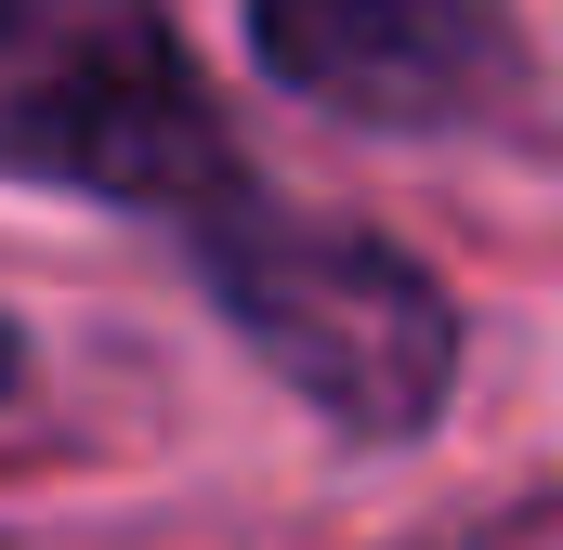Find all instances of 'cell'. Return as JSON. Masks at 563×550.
<instances>
[{
  "label": "cell",
  "mask_w": 563,
  "mask_h": 550,
  "mask_svg": "<svg viewBox=\"0 0 563 550\" xmlns=\"http://www.w3.org/2000/svg\"><path fill=\"white\" fill-rule=\"evenodd\" d=\"M184 250H197V288L223 301V328L328 432H354V446L432 432L445 381H459V315L394 237H354V223H314V210H263L236 184L223 210L184 223Z\"/></svg>",
  "instance_id": "obj_1"
},
{
  "label": "cell",
  "mask_w": 563,
  "mask_h": 550,
  "mask_svg": "<svg viewBox=\"0 0 563 550\" xmlns=\"http://www.w3.org/2000/svg\"><path fill=\"white\" fill-rule=\"evenodd\" d=\"M0 170L144 223H197L250 184L157 0H0Z\"/></svg>",
  "instance_id": "obj_2"
},
{
  "label": "cell",
  "mask_w": 563,
  "mask_h": 550,
  "mask_svg": "<svg viewBox=\"0 0 563 550\" xmlns=\"http://www.w3.org/2000/svg\"><path fill=\"white\" fill-rule=\"evenodd\" d=\"M250 53L341 132H498L525 92V40L485 0H250Z\"/></svg>",
  "instance_id": "obj_3"
},
{
  "label": "cell",
  "mask_w": 563,
  "mask_h": 550,
  "mask_svg": "<svg viewBox=\"0 0 563 550\" xmlns=\"http://www.w3.org/2000/svg\"><path fill=\"white\" fill-rule=\"evenodd\" d=\"M0 394H13V328H0Z\"/></svg>",
  "instance_id": "obj_4"
}]
</instances>
